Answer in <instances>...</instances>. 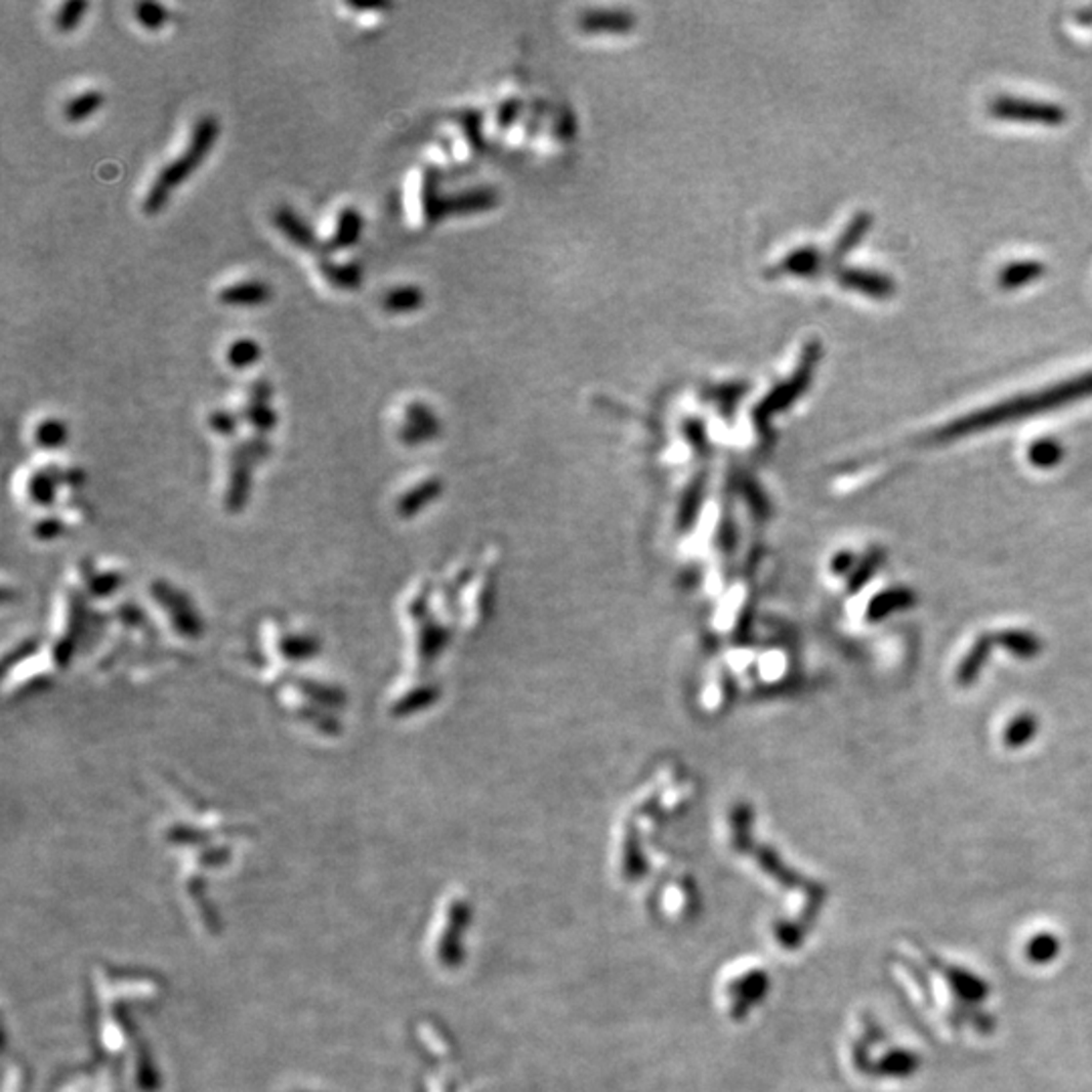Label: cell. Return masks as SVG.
Here are the masks:
<instances>
[{
  "label": "cell",
  "instance_id": "1",
  "mask_svg": "<svg viewBox=\"0 0 1092 1092\" xmlns=\"http://www.w3.org/2000/svg\"><path fill=\"white\" fill-rule=\"evenodd\" d=\"M219 130H221L219 120L215 116L207 114L199 118L197 124L193 126L191 140L184 153L162 168V172L158 174V182L164 184L168 191L182 184L201 166V162L209 157V153L213 151L219 138Z\"/></svg>",
  "mask_w": 1092,
  "mask_h": 1092
},
{
  "label": "cell",
  "instance_id": "2",
  "mask_svg": "<svg viewBox=\"0 0 1092 1092\" xmlns=\"http://www.w3.org/2000/svg\"><path fill=\"white\" fill-rule=\"evenodd\" d=\"M992 112L998 118L1038 122V124H1060L1064 120V112L1058 106L1030 101V99H1012V97H1002L994 101Z\"/></svg>",
  "mask_w": 1092,
  "mask_h": 1092
},
{
  "label": "cell",
  "instance_id": "3",
  "mask_svg": "<svg viewBox=\"0 0 1092 1092\" xmlns=\"http://www.w3.org/2000/svg\"><path fill=\"white\" fill-rule=\"evenodd\" d=\"M363 232H365L363 213L356 207H344L338 213L334 234L320 247V259H328V255L352 247L354 243H359Z\"/></svg>",
  "mask_w": 1092,
  "mask_h": 1092
},
{
  "label": "cell",
  "instance_id": "4",
  "mask_svg": "<svg viewBox=\"0 0 1092 1092\" xmlns=\"http://www.w3.org/2000/svg\"><path fill=\"white\" fill-rule=\"evenodd\" d=\"M274 225H276V229L280 234L284 235L290 243H294L296 247L320 253L322 243L318 241L312 227L292 207H286V205L278 207L274 211Z\"/></svg>",
  "mask_w": 1092,
  "mask_h": 1092
},
{
  "label": "cell",
  "instance_id": "5",
  "mask_svg": "<svg viewBox=\"0 0 1092 1092\" xmlns=\"http://www.w3.org/2000/svg\"><path fill=\"white\" fill-rule=\"evenodd\" d=\"M271 288L261 280L237 282L219 292V302L225 306H261L271 300Z\"/></svg>",
  "mask_w": 1092,
  "mask_h": 1092
},
{
  "label": "cell",
  "instance_id": "6",
  "mask_svg": "<svg viewBox=\"0 0 1092 1092\" xmlns=\"http://www.w3.org/2000/svg\"><path fill=\"white\" fill-rule=\"evenodd\" d=\"M494 203H496V195L494 191H488V188H475V191H466L454 197H444L439 205V221L448 215H464V213H475V211L488 209Z\"/></svg>",
  "mask_w": 1092,
  "mask_h": 1092
},
{
  "label": "cell",
  "instance_id": "7",
  "mask_svg": "<svg viewBox=\"0 0 1092 1092\" xmlns=\"http://www.w3.org/2000/svg\"><path fill=\"white\" fill-rule=\"evenodd\" d=\"M318 269L320 276L336 290H359L365 280V269L359 261L334 263L330 259H320Z\"/></svg>",
  "mask_w": 1092,
  "mask_h": 1092
},
{
  "label": "cell",
  "instance_id": "8",
  "mask_svg": "<svg viewBox=\"0 0 1092 1092\" xmlns=\"http://www.w3.org/2000/svg\"><path fill=\"white\" fill-rule=\"evenodd\" d=\"M381 304L390 313L415 312L425 304V292L417 286H396L385 292Z\"/></svg>",
  "mask_w": 1092,
  "mask_h": 1092
},
{
  "label": "cell",
  "instance_id": "9",
  "mask_svg": "<svg viewBox=\"0 0 1092 1092\" xmlns=\"http://www.w3.org/2000/svg\"><path fill=\"white\" fill-rule=\"evenodd\" d=\"M992 645H994V637L992 635H981L975 645L971 647V652L967 654V658L963 660L959 672H957V680L961 686H969L975 682L977 674L981 672L990 652H992Z\"/></svg>",
  "mask_w": 1092,
  "mask_h": 1092
},
{
  "label": "cell",
  "instance_id": "10",
  "mask_svg": "<svg viewBox=\"0 0 1092 1092\" xmlns=\"http://www.w3.org/2000/svg\"><path fill=\"white\" fill-rule=\"evenodd\" d=\"M840 280L848 286V288H854V290H862L870 296H876V298H884L888 294H892V282L880 274H872V271H858V269H846Z\"/></svg>",
  "mask_w": 1092,
  "mask_h": 1092
},
{
  "label": "cell",
  "instance_id": "11",
  "mask_svg": "<svg viewBox=\"0 0 1092 1092\" xmlns=\"http://www.w3.org/2000/svg\"><path fill=\"white\" fill-rule=\"evenodd\" d=\"M101 106H103V93L99 89H87L66 103L64 114L70 122L78 124V122L87 120L89 116H93Z\"/></svg>",
  "mask_w": 1092,
  "mask_h": 1092
},
{
  "label": "cell",
  "instance_id": "12",
  "mask_svg": "<svg viewBox=\"0 0 1092 1092\" xmlns=\"http://www.w3.org/2000/svg\"><path fill=\"white\" fill-rule=\"evenodd\" d=\"M442 195H439V172L435 168H427L425 170V176H423V188H421V201H423V215H425V221L427 223H435L439 221V205H442Z\"/></svg>",
  "mask_w": 1092,
  "mask_h": 1092
},
{
  "label": "cell",
  "instance_id": "13",
  "mask_svg": "<svg viewBox=\"0 0 1092 1092\" xmlns=\"http://www.w3.org/2000/svg\"><path fill=\"white\" fill-rule=\"evenodd\" d=\"M913 601H915V597L907 589H894L890 593H884L870 605V612H868L870 620H880V618H884V616H888V614H892L896 610H905V607L913 605Z\"/></svg>",
  "mask_w": 1092,
  "mask_h": 1092
},
{
  "label": "cell",
  "instance_id": "14",
  "mask_svg": "<svg viewBox=\"0 0 1092 1092\" xmlns=\"http://www.w3.org/2000/svg\"><path fill=\"white\" fill-rule=\"evenodd\" d=\"M261 359V346L253 338H239L227 350V363L234 369H249Z\"/></svg>",
  "mask_w": 1092,
  "mask_h": 1092
},
{
  "label": "cell",
  "instance_id": "15",
  "mask_svg": "<svg viewBox=\"0 0 1092 1092\" xmlns=\"http://www.w3.org/2000/svg\"><path fill=\"white\" fill-rule=\"evenodd\" d=\"M1000 643L1019 658H1034L1040 652V639L1027 631H1006L1000 635Z\"/></svg>",
  "mask_w": 1092,
  "mask_h": 1092
},
{
  "label": "cell",
  "instance_id": "16",
  "mask_svg": "<svg viewBox=\"0 0 1092 1092\" xmlns=\"http://www.w3.org/2000/svg\"><path fill=\"white\" fill-rule=\"evenodd\" d=\"M241 415L245 417L247 423H251L259 431H269L278 423V413L267 403H251L249 401L245 405V409L241 411Z\"/></svg>",
  "mask_w": 1092,
  "mask_h": 1092
},
{
  "label": "cell",
  "instance_id": "17",
  "mask_svg": "<svg viewBox=\"0 0 1092 1092\" xmlns=\"http://www.w3.org/2000/svg\"><path fill=\"white\" fill-rule=\"evenodd\" d=\"M134 16L144 29L158 31V29H162L168 23V8L164 4L144 0V2H138L134 6Z\"/></svg>",
  "mask_w": 1092,
  "mask_h": 1092
},
{
  "label": "cell",
  "instance_id": "18",
  "mask_svg": "<svg viewBox=\"0 0 1092 1092\" xmlns=\"http://www.w3.org/2000/svg\"><path fill=\"white\" fill-rule=\"evenodd\" d=\"M820 265V253L815 249H799L795 253H791L789 257H785V261L781 263L780 269H785L789 274H813Z\"/></svg>",
  "mask_w": 1092,
  "mask_h": 1092
},
{
  "label": "cell",
  "instance_id": "19",
  "mask_svg": "<svg viewBox=\"0 0 1092 1092\" xmlns=\"http://www.w3.org/2000/svg\"><path fill=\"white\" fill-rule=\"evenodd\" d=\"M1042 274V265L1036 261H1021V263H1015L1012 267H1008L1004 274H1002V286L1006 288H1017V286H1023L1036 278H1040Z\"/></svg>",
  "mask_w": 1092,
  "mask_h": 1092
},
{
  "label": "cell",
  "instance_id": "20",
  "mask_svg": "<svg viewBox=\"0 0 1092 1092\" xmlns=\"http://www.w3.org/2000/svg\"><path fill=\"white\" fill-rule=\"evenodd\" d=\"M89 4L85 0H70L66 4L59 6L57 10V16H55V25L61 33H70L78 27L83 18V14L87 12Z\"/></svg>",
  "mask_w": 1092,
  "mask_h": 1092
},
{
  "label": "cell",
  "instance_id": "21",
  "mask_svg": "<svg viewBox=\"0 0 1092 1092\" xmlns=\"http://www.w3.org/2000/svg\"><path fill=\"white\" fill-rule=\"evenodd\" d=\"M68 439V427L59 419H45L37 427V444L41 448H57Z\"/></svg>",
  "mask_w": 1092,
  "mask_h": 1092
},
{
  "label": "cell",
  "instance_id": "22",
  "mask_svg": "<svg viewBox=\"0 0 1092 1092\" xmlns=\"http://www.w3.org/2000/svg\"><path fill=\"white\" fill-rule=\"evenodd\" d=\"M1062 458V450L1060 446L1054 442V439H1044V442H1038L1032 446L1030 450V460L1032 464L1040 466V468H1050L1054 464H1058Z\"/></svg>",
  "mask_w": 1092,
  "mask_h": 1092
},
{
  "label": "cell",
  "instance_id": "23",
  "mask_svg": "<svg viewBox=\"0 0 1092 1092\" xmlns=\"http://www.w3.org/2000/svg\"><path fill=\"white\" fill-rule=\"evenodd\" d=\"M585 27L587 29H627L633 20L624 12H589L585 14Z\"/></svg>",
  "mask_w": 1092,
  "mask_h": 1092
},
{
  "label": "cell",
  "instance_id": "24",
  "mask_svg": "<svg viewBox=\"0 0 1092 1092\" xmlns=\"http://www.w3.org/2000/svg\"><path fill=\"white\" fill-rule=\"evenodd\" d=\"M1034 732H1036L1034 716L1021 714L1010 724V728L1006 732V741H1008L1010 747H1021L1025 741H1030L1034 737Z\"/></svg>",
  "mask_w": 1092,
  "mask_h": 1092
},
{
  "label": "cell",
  "instance_id": "25",
  "mask_svg": "<svg viewBox=\"0 0 1092 1092\" xmlns=\"http://www.w3.org/2000/svg\"><path fill=\"white\" fill-rule=\"evenodd\" d=\"M168 201H170V191L164 184H160L158 180H155V184L151 186L149 195L144 197L142 209H144L146 215H158L168 205Z\"/></svg>",
  "mask_w": 1092,
  "mask_h": 1092
},
{
  "label": "cell",
  "instance_id": "26",
  "mask_svg": "<svg viewBox=\"0 0 1092 1092\" xmlns=\"http://www.w3.org/2000/svg\"><path fill=\"white\" fill-rule=\"evenodd\" d=\"M866 229H868V217H866V215H859V217H856V221L850 225V229H848V232L844 234V237L840 239V243H838V247H836V253L840 255V253L850 251V249L858 243L859 237L864 235Z\"/></svg>",
  "mask_w": 1092,
  "mask_h": 1092
},
{
  "label": "cell",
  "instance_id": "27",
  "mask_svg": "<svg viewBox=\"0 0 1092 1092\" xmlns=\"http://www.w3.org/2000/svg\"><path fill=\"white\" fill-rule=\"evenodd\" d=\"M237 423H239V415H235L232 411H215L209 417V425L221 435H232L237 429Z\"/></svg>",
  "mask_w": 1092,
  "mask_h": 1092
},
{
  "label": "cell",
  "instance_id": "28",
  "mask_svg": "<svg viewBox=\"0 0 1092 1092\" xmlns=\"http://www.w3.org/2000/svg\"><path fill=\"white\" fill-rule=\"evenodd\" d=\"M247 392H249V401L251 403H267L271 398V394H274V387L269 385V381L257 379V381H253L249 385Z\"/></svg>",
  "mask_w": 1092,
  "mask_h": 1092
},
{
  "label": "cell",
  "instance_id": "29",
  "mask_svg": "<svg viewBox=\"0 0 1092 1092\" xmlns=\"http://www.w3.org/2000/svg\"><path fill=\"white\" fill-rule=\"evenodd\" d=\"M348 6L354 8V10H387V8H390V4H387V2H367V4L365 2H348Z\"/></svg>",
  "mask_w": 1092,
  "mask_h": 1092
}]
</instances>
